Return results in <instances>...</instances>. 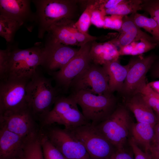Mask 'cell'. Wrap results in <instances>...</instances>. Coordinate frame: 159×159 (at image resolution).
<instances>
[{
	"label": "cell",
	"mask_w": 159,
	"mask_h": 159,
	"mask_svg": "<svg viewBox=\"0 0 159 159\" xmlns=\"http://www.w3.org/2000/svg\"><path fill=\"white\" fill-rule=\"evenodd\" d=\"M43 46L37 44L20 49L13 42L0 50V80L8 79H30L40 66Z\"/></svg>",
	"instance_id": "6da1fadb"
},
{
	"label": "cell",
	"mask_w": 159,
	"mask_h": 159,
	"mask_svg": "<svg viewBox=\"0 0 159 159\" xmlns=\"http://www.w3.org/2000/svg\"><path fill=\"white\" fill-rule=\"evenodd\" d=\"M61 94L55 86H52L51 80L38 70L28 81L26 87L28 107L36 120H42Z\"/></svg>",
	"instance_id": "7a4b0ae2"
},
{
	"label": "cell",
	"mask_w": 159,
	"mask_h": 159,
	"mask_svg": "<svg viewBox=\"0 0 159 159\" xmlns=\"http://www.w3.org/2000/svg\"><path fill=\"white\" fill-rule=\"evenodd\" d=\"M36 11L38 37L42 39L54 24L64 19L73 20L76 15L77 4L74 0H33Z\"/></svg>",
	"instance_id": "3957f363"
},
{
	"label": "cell",
	"mask_w": 159,
	"mask_h": 159,
	"mask_svg": "<svg viewBox=\"0 0 159 159\" xmlns=\"http://www.w3.org/2000/svg\"><path fill=\"white\" fill-rule=\"evenodd\" d=\"M69 95L80 106L87 120L94 125L107 119L117 106L113 93L99 95L80 90L71 92Z\"/></svg>",
	"instance_id": "277c9868"
},
{
	"label": "cell",
	"mask_w": 159,
	"mask_h": 159,
	"mask_svg": "<svg viewBox=\"0 0 159 159\" xmlns=\"http://www.w3.org/2000/svg\"><path fill=\"white\" fill-rule=\"evenodd\" d=\"M53 108L41 121L42 127L56 123L71 130L89 123L79 110L78 105L69 95H60L57 98Z\"/></svg>",
	"instance_id": "5b68a950"
},
{
	"label": "cell",
	"mask_w": 159,
	"mask_h": 159,
	"mask_svg": "<svg viewBox=\"0 0 159 159\" xmlns=\"http://www.w3.org/2000/svg\"><path fill=\"white\" fill-rule=\"evenodd\" d=\"M130 117L126 106H117L105 120L95 125L117 150L124 148L129 130Z\"/></svg>",
	"instance_id": "8992f818"
},
{
	"label": "cell",
	"mask_w": 159,
	"mask_h": 159,
	"mask_svg": "<svg viewBox=\"0 0 159 159\" xmlns=\"http://www.w3.org/2000/svg\"><path fill=\"white\" fill-rule=\"evenodd\" d=\"M70 130L84 147L91 159H110L117 150L91 123Z\"/></svg>",
	"instance_id": "52a82bcc"
},
{
	"label": "cell",
	"mask_w": 159,
	"mask_h": 159,
	"mask_svg": "<svg viewBox=\"0 0 159 159\" xmlns=\"http://www.w3.org/2000/svg\"><path fill=\"white\" fill-rule=\"evenodd\" d=\"M158 56L151 54L145 57H133L128 63L129 68L120 93L125 99L141 93L147 83L146 76Z\"/></svg>",
	"instance_id": "ba28073f"
},
{
	"label": "cell",
	"mask_w": 159,
	"mask_h": 159,
	"mask_svg": "<svg viewBox=\"0 0 159 159\" xmlns=\"http://www.w3.org/2000/svg\"><path fill=\"white\" fill-rule=\"evenodd\" d=\"M92 42L81 46L77 54L64 67L51 75L61 94L68 92L72 80L92 62L90 55Z\"/></svg>",
	"instance_id": "9c48e42d"
},
{
	"label": "cell",
	"mask_w": 159,
	"mask_h": 159,
	"mask_svg": "<svg viewBox=\"0 0 159 159\" xmlns=\"http://www.w3.org/2000/svg\"><path fill=\"white\" fill-rule=\"evenodd\" d=\"M109 79L108 75L102 66L91 62L72 80L69 90L71 92L84 90L99 95L110 93Z\"/></svg>",
	"instance_id": "30bf717a"
},
{
	"label": "cell",
	"mask_w": 159,
	"mask_h": 159,
	"mask_svg": "<svg viewBox=\"0 0 159 159\" xmlns=\"http://www.w3.org/2000/svg\"><path fill=\"white\" fill-rule=\"evenodd\" d=\"M29 80L12 79L1 80L0 114L28 107L26 87Z\"/></svg>",
	"instance_id": "8fae6325"
},
{
	"label": "cell",
	"mask_w": 159,
	"mask_h": 159,
	"mask_svg": "<svg viewBox=\"0 0 159 159\" xmlns=\"http://www.w3.org/2000/svg\"><path fill=\"white\" fill-rule=\"evenodd\" d=\"M36 120L28 107L0 114V127L28 138L40 134Z\"/></svg>",
	"instance_id": "7c38bea8"
},
{
	"label": "cell",
	"mask_w": 159,
	"mask_h": 159,
	"mask_svg": "<svg viewBox=\"0 0 159 159\" xmlns=\"http://www.w3.org/2000/svg\"><path fill=\"white\" fill-rule=\"evenodd\" d=\"M79 50L48 38L42 47L40 66L51 75L64 67Z\"/></svg>",
	"instance_id": "4fadbf2b"
},
{
	"label": "cell",
	"mask_w": 159,
	"mask_h": 159,
	"mask_svg": "<svg viewBox=\"0 0 159 159\" xmlns=\"http://www.w3.org/2000/svg\"><path fill=\"white\" fill-rule=\"evenodd\" d=\"M45 135L65 158L91 159L84 147L70 130L52 127L48 130Z\"/></svg>",
	"instance_id": "5bb4252c"
},
{
	"label": "cell",
	"mask_w": 159,
	"mask_h": 159,
	"mask_svg": "<svg viewBox=\"0 0 159 159\" xmlns=\"http://www.w3.org/2000/svg\"><path fill=\"white\" fill-rule=\"evenodd\" d=\"M29 0H0V15L12 18L21 24L29 31L36 25L35 13L31 10Z\"/></svg>",
	"instance_id": "9a60e30c"
},
{
	"label": "cell",
	"mask_w": 159,
	"mask_h": 159,
	"mask_svg": "<svg viewBox=\"0 0 159 159\" xmlns=\"http://www.w3.org/2000/svg\"><path fill=\"white\" fill-rule=\"evenodd\" d=\"M31 139L0 127V159H15L18 157L20 159L27 142Z\"/></svg>",
	"instance_id": "2e32d148"
},
{
	"label": "cell",
	"mask_w": 159,
	"mask_h": 159,
	"mask_svg": "<svg viewBox=\"0 0 159 159\" xmlns=\"http://www.w3.org/2000/svg\"><path fill=\"white\" fill-rule=\"evenodd\" d=\"M120 30V34L117 38L112 41L115 45L117 44L120 49L142 39L157 43L152 36L143 32L135 24L131 15L124 16Z\"/></svg>",
	"instance_id": "e0dca14e"
},
{
	"label": "cell",
	"mask_w": 159,
	"mask_h": 159,
	"mask_svg": "<svg viewBox=\"0 0 159 159\" xmlns=\"http://www.w3.org/2000/svg\"><path fill=\"white\" fill-rule=\"evenodd\" d=\"M124 99L125 106L133 113L138 122L147 123L154 127L157 117L141 93Z\"/></svg>",
	"instance_id": "ac0fdd59"
},
{
	"label": "cell",
	"mask_w": 159,
	"mask_h": 159,
	"mask_svg": "<svg viewBox=\"0 0 159 159\" xmlns=\"http://www.w3.org/2000/svg\"><path fill=\"white\" fill-rule=\"evenodd\" d=\"M90 55L92 62L102 66L119 59L120 55L112 41L97 43L94 41L92 42Z\"/></svg>",
	"instance_id": "d6986e66"
},
{
	"label": "cell",
	"mask_w": 159,
	"mask_h": 159,
	"mask_svg": "<svg viewBox=\"0 0 159 159\" xmlns=\"http://www.w3.org/2000/svg\"><path fill=\"white\" fill-rule=\"evenodd\" d=\"M109 77V91L112 93L115 92L120 93L127 77L129 64L122 65L119 59L102 66Z\"/></svg>",
	"instance_id": "ffe728a7"
},
{
	"label": "cell",
	"mask_w": 159,
	"mask_h": 159,
	"mask_svg": "<svg viewBox=\"0 0 159 159\" xmlns=\"http://www.w3.org/2000/svg\"><path fill=\"white\" fill-rule=\"evenodd\" d=\"M154 127L149 123L140 122L133 123L131 129L134 140L138 145L142 147L148 153L152 143L154 134Z\"/></svg>",
	"instance_id": "44dd1931"
},
{
	"label": "cell",
	"mask_w": 159,
	"mask_h": 159,
	"mask_svg": "<svg viewBox=\"0 0 159 159\" xmlns=\"http://www.w3.org/2000/svg\"><path fill=\"white\" fill-rule=\"evenodd\" d=\"M47 32L48 38L67 45H76L79 44L75 37L60 22L52 25Z\"/></svg>",
	"instance_id": "7402d4cb"
},
{
	"label": "cell",
	"mask_w": 159,
	"mask_h": 159,
	"mask_svg": "<svg viewBox=\"0 0 159 159\" xmlns=\"http://www.w3.org/2000/svg\"><path fill=\"white\" fill-rule=\"evenodd\" d=\"M142 0H123L115 7L102 11L103 16L106 15H124L135 13L142 10Z\"/></svg>",
	"instance_id": "603a6c76"
},
{
	"label": "cell",
	"mask_w": 159,
	"mask_h": 159,
	"mask_svg": "<svg viewBox=\"0 0 159 159\" xmlns=\"http://www.w3.org/2000/svg\"><path fill=\"white\" fill-rule=\"evenodd\" d=\"M131 16L135 24L150 33L159 46V27L156 21L151 17L148 18L137 12L132 14Z\"/></svg>",
	"instance_id": "cb8c5ba5"
},
{
	"label": "cell",
	"mask_w": 159,
	"mask_h": 159,
	"mask_svg": "<svg viewBox=\"0 0 159 159\" xmlns=\"http://www.w3.org/2000/svg\"><path fill=\"white\" fill-rule=\"evenodd\" d=\"M22 26L16 20L0 15V35L5 39L7 44L13 42L16 32Z\"/></svg>",
	"instance_id": "d4e9b609"
},
{
	"label": "cell",
	"mask_w": 159,
	"mask_h": 159,
	"mask_svg": "<svg viewBox=\"0 0 159 159\" xmlns=\"http://www.w3.org/2000/svg\"><path fill=\"white\" fill-rule=\"evenodd\" d=\"M20 159H44L39 137L28 141Z\"/></svg>",
	"instance_id": "484cf974"
},
{
	"label": "cell",
	"mask_w": 159,
	"mask_h": 159,
	"mask_svg": "<svg viewBox=\"0 0 159 159\" xmlns=\"http://www.w3.org/2000/svg\"><path fill=\"white\" fill-rule=\"evenodd\" d=\"M75 37L79 44V47L90 42L96 41L98 38L88 34L83 33L80 31L75 25L74 21L64 19L60 21Z\"/></svg>",
	"instance_id": "4316f807"
},
{
	"label": "cell",
	"mask_w": 159,
	"mask_h": 159,
	"mask_svg": "<svg viewBox=\"0 0 159 159\" xmlns=\"http://www.w3.org/2000/svg\"><path fill=\"white\" fill-rule=\"evenodd\" d=\"M41 142L44 159H65L45 135H41Z\"/></svg>",
	"instance_id": "83f0119b"
},
{
	"label": "cell",
	"mask_w": 159,
	"mask_h": 159,
	"mask_svg": "<svg viewBox=\"0 0 159 159\" xmlns=\"http://www.w3.org/2000/svg\"><path fill=\"white\" fill-rule=\"evenodd\" d=\"M86 8L77 21L75 23L77 28L82 32L88 34L91 23V12L92 8L91 1H86Z\"/></svg>",
	"instance_id": "f1b7e54d"
},
{
	"label": "cell",
	"mask_w": 159,
	"mask_h": 159,
	"mask_svg": "<svg viewBox=\"0 0 159 159\" xmlns=\"http://www.w3.org/2000/svg\"><path fill=\"white\" fill-rule=\"evenodd\" d=\"M142 10L147 12L159 27V0H143Z\"/></svg>",
	"instance_id": "f546056e"
},
{
	"label": "cell",
	"mask_w": 159,
	"mask_h": 159,
	"mask_svg": "<svg viewBox=\"0 0 159 159\" xmlns=\"http://www.w3.org/2000/svg\"><path fill=\"white\" fill-rule=\"evenodd\" d=\"M135 46H133L130 55H140L150 51L158 46L156 43L150 42L147 40L142 39Z\"/></svg>",
	"instance_id": "4dcf8cb0"
},
{
	"label": "cell",
	"mask_w": 159,
	"mask_h": 159,
	"mask_svg": "<svg viewBox=\"0 0 159 159\" xmlns=\"http://www.w3.org/2000/svg\"><path fill=\"white\" fill-rule=\"evenodd\" d=\"M141 93L146 102L153 109L159 101V95L155 92L148 83Z\"/></svg>",
	"instance_id": "1f68e13d"
},
{
	"label": "cell",
	"mask_w": 159,
	"mask_h": 159,
	"mask_svg": "<svg viewBox=\"0 0 159 159\" xmlns=\"http://www.w3.org/2000/svg\"><path fill=\"white\" fill-rule=\"evenodd\" d=\"M92 2L91 23L97 27H102L104 25V20L102 12L98 9L96 1H92Z\"/></svg>",
	"instance_id": "d6a6232c"
},
{
	"label": "cell",
	"mask_w": 159,
	"mask_h": 159,
	"mask_svg": "<svg viewBox=\"0 0 159 159\" xmlns=\"http://www.w3.org/2000/svg\"><path fill=\"white\" fill-rule=\"evenodd\" d=\"M129 143L134 155V159H151L148 154L143 151L132 138L129 140Z\"/></svg>",
	"instance_id": "836d02e7"
},
{
	"label": "cell",
	"mask_w": 159,
	"mask_h": 159,
	"mask_svg": "<svg viewBox=\"0 0 159 159\" xmlns=\"http://www.w3.org/2000/svg\"><path fill=\"white\" fill-rule=\"evenodd\" d=\"M123 0H97L99 9L102 11L113 8L118 5Z\"/></svg>",
	"instance_id": "e575fe53"
},
{
	"label": "cell",
	"mask_w": 159,
	"mask_h": 159,
	"mask_svg": "<svg viewBox=\"0 0 159 159\" xmlns=\"http://www.w3.org/2000/svg\"><path fill=\"white\" fill-rule=\"evenodd\" d=\"M110 159H134L132 156L124 149L117 150Z\"/></svg>",
	"instance_id": "d590c367"
},
{
	"label": "cell",
	"mask_w": 159,
	"mask_h": 159,
	"mask_svg": "<svg viewBox=\"0 0 159 159\" xmlns=\"http://www.w3.org/2000/svg\"><path fill=\"white\" fill-rule=\"evenodd\" d=\"M147 153L151 159H159V143H152Z\"/></svg>",
	"instance_id": "8d00e7d4"
},
{
	"label": "cell",
	"mask_w": 159,
	"mask_h": 159,
	"mask_svg": "<svg viewBox=\"0 0 159 159\" xmlns=\"http://www.w3.org/2000/svg\"><path fill=\"white\" fill-rule=\"evenodd\" d=\"M151 77L153 79L159 78V57L155 60L149 70Z\"/></svg>",
	"instance_id": "74e56055"
},
{
	"label": "cell",
	"mask_w": 159,
	"mask_h": 159,
	"mask_svg": "<svg viewBox=\"0 0 159 159\" xmlns=\"http://www.w3.org/2000/svg\"><path fill=\"white\" fill-rule=\"evenodd\" d=\"M157 119L154 127V134L152 143H159V118H157Z\"/></svg>",
	"instance_id": "f35d334b"
},
{
	"label": "cell",
	"mask_w": 159,
	"mask_h": 159,
	"mask_svg": "<svg viewBox=\"0 0 159 159\" xmlns=\"http://www.w3.org/2000/svg\"><path fill=\"white\" fill-rule=\"evenodd\" d=\"M148 85L156 93L159 95V80L150 82Z\"/></svg>",
	"instance_id": "ab89813d"
},
{
	"label": "cell",
	"mask_w": 159,
	"mask_h": 159,
	"mask_svg": "<svg viewBox=\"0 0 159 159\" xmlns=\"http://www.w3.org/2000/svg\"><path fill=\"white\" fill-rule=\"evenodd\" d=\"M157 118H159V101L155 107L153 109Z\"/></svg>",
	"instance_id": "60d3db41"
},
{
	"label": "cell",
	"mask_w": 159,
	"mask_h": 159,
	"mask_svg": "<svg viewBox=\"0 0 159 159\" xmlns=\"http://www.w3.org/2000/svg\"><path fill=\"white\" fill-rule=\"evenodd\" d=\"M65 159H67V158H65Z\"/></svg>",
	"instance_id": "b9f144b4"
}]
</instances>
